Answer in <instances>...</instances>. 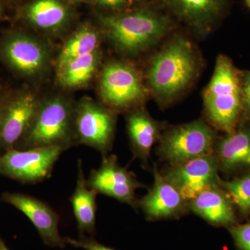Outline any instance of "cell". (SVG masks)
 I'll list each match as a JSON object with an SVG mask.
<instances>
[{"label":"cell","mask_w":250,"mask_h":250,"mask_svg":"<svg viewBox=\"0 0 250 250\" xmlns=\"http://www.w3.org/2000/svg\"><path fill=\"white\" fill-rule=\"evenodd\" d=\"M134 0H94V2L100 7L121 11L129 7Z\"/></svg>","instance_id":"27"},{"label":"cell","mask_w":250,"mask_h":250,"mask_svg":"<svg viewBox=\"0 0 250 250\" xmlns=\"http://www.w3.org/2000/svg\"><path fill=\"white\" fill-rule=\"evenodd\" d=\"M198 71V57L193 46L186 38L177 36L151 60L147 85L161 103L167 104L187 89Z\"/></svg>","instance_id":"1"},{"label":"cell","mask_w":250,"mask_h":250,"mask_svg":"<svg viewBox=\"0 0 250 250\" xmlns=\"http://www.w3.org/2000/svg\"><path fill=\"white\" fill-rule=\"evenodd\" d=\"M3 16V7L2 5H1V1H0V21H1V18H2Z\"/></svg>","instance_id":"29"},{"label":"cell","mask_w":250,"mask_h":250,"mask_svg":"<svg viewBox=\"0 0 250 250\" xmlns=\"http://www.w3.org/2000/svg\"><path fill=\"white\" fill-rule=\"evenodd\" d=\"M41 103L29 91L21 92L0 103L1 154L15 149L30 126Z\"/></svg>","instance_id":"10"},{"label":"cell","mask_w":250,"mask_h":250,"mask_svg":"<svg viewBox=\"0 0 250 250\" xmlns=\"http://www.w3.org/2000/svg\"><path fill=\"white\" fill-rule=\"evenodd\" d=\"M214 153L223 172L250 167V126L235 129L216 141Z\"/></svg>","instance_id":"19"},{"label":"cell","mask_w":250,"mask_h":250,"mask_svg":"<svg viewBox=\"0 0 250 250\" xmlns=\"http://www.w3.org/2000/svg\"><path fill=\"white\" fill-rule=\"evenodd\" d=\"M75 116V107L62 97L41 102L30 126L15 149L59 146L67 150L77 145Z\"/></svg>","instance_id":"4"},{"label":"cell","mask_w":250,"mask_h":250,"mask_svg":"<svg viewBox=\"0 0 250 250\" xmlns=\"http://www.w3.org/2000/svg\"><path fill=\"white\" fill-rule=\"evenodd\" d=\"M116 123V116L110 108L83 99L75 106L77 144L93 148L103 156L107 155L114 139Z\"/></svg>","instance_id":"8"},{"label":"cell","mask_w":250,"mask_h":250,"mask_svg":"<svg viewBox=\"0 0 250 250\" xmlns=\"http://www.w3.org/2000/svg\"><path fill=\"white\" fill-rule=\"evenodd\" d=\"M219 170L218 159L213 152L170 166L162 174L189 203L207 189L220 186Z\"/></svg>","instance_id":"11"},{"label":"cell","mask_w":250,"mask_h":250,"mask_svg":"<svg viewBox=\"0 0 250 250\" xmlns=\"http://www.w3.org/2000/svg\"><path fill=\"white\" fill-rule=\"evenodd\" d=\"M0 250H10L8 249L7 248H6V247H5L4 245L3 244L2 246H1V248H0Z\"/></svg>","instance_id":"30"},{"label":"cell","mask_w":250,"mask_h":250,"mask_svg":"<svg viewBox=\"0 0 250 250\" xmlns=\"http://www.w3.org/2000/svg\"><path fill=\"white\" fill-rule=\"evenodd\" d=\"M101 54L93 53L72 59L57 68L59 83L65 88H77L88 83L98 70Z\"/></svg>","instance_id":"21"},{"label":"cell","mask_w":250,"mask_h":250,"mask_svg":"<svg viewBox=\"0 0 250 250\" xmlns=\"http://www.w3.org/2000/svg\"><path fill=\"white\" fill-rule=\"evenodd\" d=\"M235 245L239 250H250V222L229 228Z\"/></svg>","instance_id":"24"},{"label":"cell","mask_w":250,"mask_h":250,"mask_svg":"<svg viewBox=\"0 0 250 250\" xmlns=\"http://www.w3.org/2000/svg\"><path fill=\"white\" fill-rule=\"evenodd\" d=\"M246 3L247 6H248V7L249 8L250 10V0H246Z\"/></svg>","instance_id":"31"},{"label":"cell","mask_w":250,"mask_h":250,"mask_svg":"<svg viewBox=\"0 0 250 250\" xmlns=\"http://www.w3.org/2000/svg\"><path fill=\"white\" fill-rule=\"evenodd\" d=\"M86 182L98 194L133 207L136 206V190L145 187L134 172L120 165L116 155L103 156L100 167L91 170Z\"/></svg>","instance_id":"12"},{"label":"cell","mask_w":250,"mask_h":250,"mask_svg":"<svg viewBox=\"0 0 250 250\" xmlns=\"http://www.w3.org/2000/svg\"><path fill=\"white\" fill-rule=\"evenodd\" d=\"M220 185L242 213L250 214V173L231 181L221 179Z\"/></svg>","instance_id":"23"},{"label":"cell","mask_w":250,"mask_h":250,"mask_svg":"<svg viewBox=\"0 0 250 250\" xmlns=\"http://www.w3.org/2000/svg\"><path fill=\"white\" fill-rule=\"evenodd\" d=\"M172 16L200 34L211 29L221 17L228 0H160Z\"/></svg>","instance_id":"15"},{"label":"cell","mask_w":250,"mask_h":250,"mask_svg":"<svg viewBox=\"0 0 250 250\" xmlns=\"http://www.w3.org/2000/svg\"><path fill=\"white\" fill-rule=\"evenodd\" d=\"M203 103L206 118L212 126L228 134L234 131L242 112L241 72L226 56L217 59Z\"/></svg>","instance_id":"3"},{"label":"cell","mask_w":250,"mask_h":250,"mask_svg":"<svg viewBox=\"0 0 250 250\" xmlns=\"http://www.w3.org/2000/svg\"><path fill=\"white\" fill-rule=\"evenodd\" d=\"M65 242L67 244L70 246L75 247V248H82L85 250H116L109 247L104 246L101 243L93 241L90 239H82L76 240L73 238H65Z\"/></svg>","instance_id":"26"},{"label":"cell","mask_w":250,"mask_h":250,"mask_svg":"<svg viewBox=\"0 0 250 250\" xmlns=\"http://www.w3.org/2000/svg\"><path fill=\"white\" fill-rule=\"evenodd\" d=\"M100 92L104 103L112 111L137 107L146 100L148 93L138 70L120 62H109L104 67Z\"/></svg>","instance_id":"6"},{"label":"cell","mask_w":250,"mask_h":250,"mask_svg":"<svg viewBox=\"0 0 250 250\" xmlns=\"http://www.w3.org/2000/svg\"><path fill=\"white\" fill-rule=\"evenodd\" d=\"M94 1V0H69L72 4H80V3L88 2V1Z\"/></svg>","instance_id":"28"},{"label":"cell","mask_w":250,"mask_h":250,"mask_svg":"<svg viewBox=\"0 0 250 250\" xmlns=\"http://www.w3.org/2000/svg\"><path fill=\"white\" fill-rule=\"evenodd\" d=\"M18 15L29 25L49 34L66 29L73 16L63 0H31L20 9Z\"/></svg>","instance_id":"16"},{"label":"cell","mask_w":250,"mask_h":250,"mask_svg":"<svg viewBox=\"0 0 250 250\" xmlns=\"http://www.w3.org/2000/svg\"><path fill=\"white\" fill-rule=\"evenodd\" d=\"M99 21L112 44L129 55H136L152 47L172 27L169 16L150 8L100 16Z\"/></svg>","instance_id":"2"},{"label":"cell","mask_w":250,"mask_h":250,"mask_svg":"<svg viewBox=\"0 0 250 250\" xmlns=\"http://www.w3.org/2000/svg\"><path fill=\"white\" fill-rule=\"evenodd\" d=\"M98 192L87 185L83 171V162L79 159L77 162L76 187L70 201L77 227L82 233H93L96 223Z\"/></svg>","instance_id":"20"},{"label":"cell","mask_w":250,"mask_h":250,"mask_svg":"<svg viewBox=\"0 0 250 250\" xmlns=\"http://www.w3.org/2000/svg\"><path fill=\"white\" fill-rule=\"evenodd\" d=\"M126 128L135 157L147 164L153 146L162 134V125L144 110L135 109L126 116Z\"/></svg>","instance_id":"18"},{"label":"cell","mask_w":250,"mask_h":250,"mask_svg":"<svg viewBox=\"0 0 250 250\" xmlns=\"http://www.w3.org/2000/svg\"><path fill=\"white\" fill-rule=\"evenodd\" d=\"M100 32L91 24H82L65 41L57 59V68L75 58L99 50Z\"/></svg>","instance_id":"22"},{"label":"cell","mask_w":250,"mask_h":250,"mask_svg":"<svg viewBox=\"0 0 250 250\" xmlns=\"http://www.w3.org/2000/svg\"><path fill=\"white\" fill-rule=\"evenodd\" d=\"M242 112L243 116L250 119V71L241 72Z\"/></svg>","instance_id":"25"},{"label":"cell","mask_w":250,"mask_h":250,"mask_svg":"<svg viewBox=\"0 0 250 250\" xmlns=\"http://www.w3.org/2000/svg\"><path fill=\"white\" fill-rule=\"evenodd\" d=\"M4 244V243H2L1 241H0V248H1V246Z\"/></svg>","instance_id":"32"},{"label":"cell","mask_w":250,"mask_h":250,"mask_svg":"<svg viewBox=\"0 0 250 250\" xmlns=\"http://www.w3.org/2000/svg\"><path fill=\"white\" fill-rule=\"evenodd\" d=\"M0 57L19 75L34 77L45 71L50 55L48 47L42 41L23 31H14L1 41Z\"/></svg>","instance_id":"9"},{"label":"cell","mask_w":250,"mask_h":250,"mask_svg":"<svg viewBox=\"0 0 250 250\" xmlns=\"http://www.w3.org/2000/svg\"><path fill=\"white\" fill-rule=\"evenodd\" d=\"M158 154L170 166L214 152L216 136L203 120L172 126L161 134Z\"/></svg>","instance_id":"5"},{"label":"cell","mask_w":250,"mask_h":250,"mask_svg":"<svg viewBox=\"0 0 250 250\" xmlns=\"http://www.w3.org/2000/svg\"><path fill=\"white\" fill-rule=\"evenodd\" d=\"M189 210L215 227L229 228L236 223L233 204L220 187L210 188L189 202Z\"/></svg>","instance_id":"17"},{"label":"cell","mask_w":250,"mask_h":250,"mask_svg":"<svg viewBox=\"0 0 250 250\" xmlns=\"http://www.w3.org/2000/svg\"><path fill=\"white\" fill-rule=\"evenodd\" d=\"M66 149L59 146L13 149L0 155V175L22 184H35L49 178Z\"/></svg>","instance_id":"7"},{"label":"cell","mask_w":250,"mask_h":250,"mask_svg":"<svg viewBox=\"0 0 250 250\" xmlns=\"http://www.w3.org/2000/svg\"><path fill=\"white\" fill-rule=\"evenodd\" d=\"M2 200L29 219L47 246L59 248L65 247L66 242L59 231V215L45 202L26 194L10 192L3 193Z\"/></svg>","instance_id":"14"},{"label":"cell","mask_w":250,"mask_h":250,"mask_svg":"<svg viewBox=\"0 0 250 250\" xmlns=\"http://www.w3.org/2000/svg\"><path fill=\"white\" fill-rule=\"evenodd\" d=\"M154 182L145 196L136 200L135 207L141 208L149 220L177 218L189 210V203L173 184L154 167Z\"/></svg>","instance_id":"13"}]
</instances>
